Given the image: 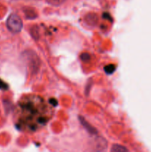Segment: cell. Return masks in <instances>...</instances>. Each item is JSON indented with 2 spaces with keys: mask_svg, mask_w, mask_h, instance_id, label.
Here are the masks:
<instances>
[{
  "mask_svg": "<svg viewBox=\"0 0 151 152\" xmlns=\"http://www.w3.org/2000/svg\"><path fill=\"white\" fill-rule=\"evenodd\" d=\"M30 34L33 38L35 39H38V37H39V34H38V29L36 26H33L31 28Z\"/></svg>",
  "mask_w": 151,
  "mask_h": 152,
  "instance_id": "9",
  "label": "cell"
},
{
  "mask_svg": "<svg viewBox=\"0 0 151 152\" xmlns=\"http://www.w3.org/2000/svg\"><path fill=\"white\" fill-rule=\"evenodd\" d=\"M80 58H81V60L84 61V62H87V61H89L90 59V56L88 53H83L81 55V56H80Z\"/></svg>",
  "mask_w": 151,
  "mask_h": 152,
  "instance_id": "11",
  "label": "cell"
},
{
  "mask_svg": "<svg viewBox=\"0 0 151 152\" xmlns=\"http://www.w3.org/2000/svg\"><path fill=\"white\" fill-rule=\"evenodd\" d=\"M50 105H54V106H56V105H57V104H58L57 101H56V99H50Z\"/></svg>",
  "mask_w": 151,
  "mask_h": 152,
  "instance_id": "13",
  "label": "cell"
},
{
  "mask_svg": "<svg viewBox=\"0 0 151 152\" xmlns=\"http://www.w3.org/2000/svg\"><path fill=\"white\" fill-rule=\"evenodd\" d=\"M79 120L81 124L84 127V129L90 134H96L98 133L97 130L94 127L91 126L89 123H87L83 117H79Z\"/></svg>",
  "mask_w": 151,
  "mask_h": 152,
  "instance_id": "4",
  "label": "cell"
},
{
  "mask_svg": "<svg viewBox=\"0 0 151 152\" xmlns=\"http://www.w3.org/2000/svg\"><path fill=\"white\" fill-rule=\"evenodd\" d=\"M104 69H105V73L107 74H112L115 71V66L114 65H113V64H110V65H108L107 66H105Z\"/></svg>",
  "mask_w": 151,
  "mask_h": 152,
  "instance_id": "8",
  "label": "cell"
},
{
  "mask_svg": "<svg viewBox=\"0 0 151 152\" xmlns=\"http://www.w3.org/2000/svg\"><path fill=\"white\" fill-rule=\"evenodd\" d=\"M7 27L10 32L17 34L20 32L23 27L21 18L16 13H12L7 19Z\"/></svg>",
  "mask_w": 151,
  "mask_h": 152,
  "instance_id": "2",
  "label": "cell"
},
{
  "mask_svg": "<svg viewBox=\"0 0 151 152\" xmlns=\"http://www.w3.org/2000/svg\"><path fill=\"white\" fill-rule=\"evenodd\" d=\"M53 115V110L38 95H27L17 105L16 126L19 130L36 132L44 127Z\"/></svg>",
  "mask_w": 151,
  "mask_h": 152,
  "instance_id": "1",
  "label": "cell"
},
{
  "mask_svg": "<svg viewBox=\"0 0 151 152\" xmlns=\"http://www.w3.org/2000/svg\"><path fill=\"white\" fill-rule=\"evenodd\" d=\"M47 2L50 4H53V5L58 6L62 4V3H64L65 1V0H46Z\"/></svg>",
  "mask_w": 151,
  "mask_h": 152,
  "instance_id": "10",
  "label": "cell"
},
{
  "mask_svg": "<svg viewBox=\"0 0 151 152\" xmlns=\"http://www.w3.org/2000/svg\"><path fill=\"white\" fill-rule=\"evenodd\" d=\"M96 142H97V143H96V148H97V150H99V151H101V150H105V148H106L107 147V142H106V140L104 139H102V138H99V139L96 140Z\"/></svg>",
  "mask_w": 151,
  "mask_h": 152,
  "instance_id": "6",
  "label": "cell"
},
{
  "mask_svg": "<svg viewBox=\"0 0 151 152\" xmlns=\"http://www.w3.org/2000/svg\"><path fill=\"white\" fill-rule=\"evenodd\" d=\"M24 12H25V16H26L27 19H33L37 17V14L36 11L33 8H30V7L25 8V10H24Z\"/></svg>",
  "mask_w": 151,
  "mask_h": 152,
  "instance_id": "5",
  "label": "cell"
},
{
  "mask_svg": "<svg viewBox=\"0 0 151 152\" xmlns=\"http://www.w3.org/2000/svg\"><path fill=\"white\" fill-rule=\"evenodd\" d=\"M8 89V85L4 83L3 80H0V90H7Z\"/></svg>",
  "mask_w": 151,
  "mask_h": 152,
  "instance_id": "12",
  "label": "cell"
},
{
  "mask_svg": "<svg viewBox=\"0 0 151 152\" xmlns=\"http://www.w3.org/2000/svg\"><path fill=\"white\" fill-rule=\"evenodd\" d=\"M25 58H26L27 62H28V66L30 69L34 72L35 71L38 70L39 67V60H38V56L36 55L35 53L30 51L25 52Z\"/></svg>",
  "mask_w": 151,
  "mask_h": 152,
  "instance_id": "3",
  "label": "cell"
},
{
  "mask_svg": "<svg viewBox=\"0 0 151 152\" xmlns=\"http://www.w3.org/2000/svg\"><path fill=\"white\" fill-rule=\"evenodd\" d=\"M111 151L113 152H127L128 151V149L125 146H122L121 145H113L111 148Z\"/></svg>",
  "mask_w": 151,
  "mask_h": 152,
  "instance_id": "7",
  "label": "cell"
}]
</instances>
